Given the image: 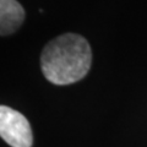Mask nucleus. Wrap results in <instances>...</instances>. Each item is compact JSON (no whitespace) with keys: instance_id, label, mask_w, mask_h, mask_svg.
<instances>
[{"instance_id":"f257e3e1","label":"nucleus","mask_w":147,"mask_h":147,"mask_svg":"<svg viewBox=\"0 0 147 147\" xmlns=\"http://www.w3.org/2000/svg\"><path fill=\"white\" fill-rule=\"evenodd\" d=\"M92 65V49L85 37L63 33L44 45L40 54V69L49 82L58 86L82 80Z\"/></svg>"},{"instance_id":"f03ea898","label":"nucleus","mask_w":147,"mask_h":147,"mask_svg":"<svg viewBox=\"0 0 147 147\" xmlns=\"http://www.w3.org/2000/svg\"><path fill=\"white\" fill-rule=\"evenodd\" d=\"M0 137L11 147H32L33 144L27 118L6 105H0Z\"/></svg>"},{"instance_id":"7ed1b4c3","label":"nucleus","mask_w":147,"mask_h":147,"mask_svg":"<svg viewBox=\"0 0 147 147\" xmlns=\"http://www.w3.org/2000/svg\"><path fill=\"white\" fill-rule=\"evenodd\" d=\"M25 18V9L17 0H0V36L15 33Z\"/></svg>"}]
</instances>
